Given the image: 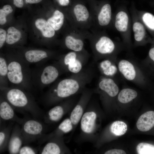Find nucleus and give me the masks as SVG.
<instances>
[{"mask_svg":"<svg viewBox=\"0 0 154 154\" xmlns=\"http://www.w3.org/2000/svg\"><path fill=\"white\" fill-rule=\"evenodd\" d=\"M96 13V22L99 27L104 28L112 25L113 15L110 3H102Z\"/></svg>","mask_w":154,"mask_h":154,"instance_id":"obj_11","label":"nucleus"},{"mask_svg":"<svg viewBox=\"0 0 154 154\" xmlns=\"http://www.w3.org/2000/svg\"><path fill=\"white\" fill-rule=\"evenodd\" d=\"M94 75L93 68L85 67L79 73L56 81L44 95V102L51 103L75 94L90 83Z\"/></svg>","mask_w":154,"mask_h":154,"instance_id":"obj_1","label":"nucleus"},{"mask_svg":"<svg viewBox=\"0 0 154 154\" xmlns=\"http://www.w3.org/2000/svg\"><path fill=\"white\" fill-rule=\"evenodd\" d=\"M137 9L133 2L130 8L131 19V28L134 38L133 45L135 47L143 45L146 42L147 33L146 29L138 17Z\"/></svg>","mask_w":154,"mask_h":154,"instance_id":"obj_9","label":"nucleus"},{"mask_svg":"<svg viewBox=\"0 0 154 154\" xmlns=\"http://www.w3.org/2000/svg\"><path fill=\"white\" fill-rule=\"evenodd\" d=\"M36 153V151L31 147L28 146L22 147L19 153V154H35Z\"/></svg>","mask_w":154,"mask_h":154,"instance_id":"obj_34","label":"nucleus"},{"mask_svg":"<svg viewBox=\"0 0 154 154\" xmlns=\"http://www.w3.org/2000/svg\"><path fill=\"white\" fill-rule=\"evenodd\" d=\"M137 92L135 90L130 88L122 89L117 95L118 101L122 104L130 102L137 96Z\"/></svg>","mask_w":154,"mask_h":154,"instance_id":"obj_23","label":"nucleus"},{"mask_svg":"<svg viewBox=\"0 0 154 154\" xmlns=\"http://www.w3.org/2000/svg\"><path fill=\"white\" fill-rule=\"evenodd\" d=\"M13 4L16 7L18 8H21L23 6V0H13Z\"/></svg>","mask_w":154,"mask_h":154,"instance_id":"obj_37","label":"nucleus"},{"mask_svg":"<svg viewBox=\"0 0 154 154\" xmlns=\"http://www.w3.org/2000/svg\"><path fill=\"white\" fill-rule=\"evenodd\" d=\"M105 154H125V152L120 149H113L108 150L105 152Z\"/></svg>","mask_w":154,"mask_h":154,"instance_id":"obj_36","label":"nucleus"},{"mask_svg":"<svg viewBox=\"0 0 154 154\" xmlns=\"http://www.w3.org/2000/svg\"><path fill=\"white\" fill-rule=\"evenodd\" d=\"M44 130L42 123L34 119H29L24 121L21 129L24 141L25 142L40 137Z\"/></svg>","mask_w":154,"mask_h":154,"instance_id":"obj_10","label":"nucleus"},{"mask_svg":"<svg viewBox=\"0 0 154 154\" xmlns=\"http://www.w3.org/2000/svg\"><path fill=\"white\" fill-rule=\"evenodd\" d=\"M61 153V149L56 143L49 142L44 146L41 151V154H59Z\"/></svg>","mask_w":154,"mask_h":154,"instance_id":"obj_28","label":"nucleus"},{"mask_svg":"<svg viewBox=\"0 0 154 154\" xmlns=\"http://www.w3.org/2000/svg\"><path fill=\"white\" fill-rule=\"evenodd\" d=\"M97 116L94 112H86L82 116L80 125L82 130L84 133H90L94 130Z\"/></svg>","mask_w":154,"mask_h":154,"instance_id":"obj_19","label":"nucleus"},{"mask_svg":"<svg viewBox=\"0 0 154 154\" xmlns=\"http://www.w3.org/2000/svg\"><path fill=\"white\" fill-rule=\"evenodd\" d=\"M46 51L40 49H31L26 51L21 58L27 63L29 64H42L52 58Z\"/></svg>","mask_w":154,"mask_h":154,"instance_id":"obj_13","label":"nucleus"},{"mask_svg":"<svg viewBox=\"0 0 154 154\" xmlns=\"http://www.w3.org/2000/svg\"><path fill=\"white\" fill-rule=\"evenodd\" d=\"M65 17L63 13L60 11L55 10L52 15L49 18L47 21L55 31L61 29L64 22Z\"/></svg>","mask_w":154,"mask_h":154,"instance_id":"obj_22","label":"nucleus"},{"mask_svg":"<svg viewBox=\"0 0 154 154\" xmlns=\"http://www.w3.org/2000/svg\"><path fill=\"white\" fill-rule=\"evenodd\" d=\"M117 60V58H106L96 62L101 76L115 79L117 75L119 73Z\"/></svg>","mask_w":154,"mask_h":154,"instance_id":"obj_12","label":"nucleus"},{"mask_svg":"<svg viewBox=\"0 0 154 154\" xmlns=\"http://www.w3.org/2000/svg\"><path fill=\"white\" fill-rule=\"evenodd\" d=\"M11 128L6 127L2 129L0 131V150L3 151L7 146L9 139Z\"/></svg>","mask_w":154,"mask_h":154,"instance_id":"obj_29","label":"nucleus"},{"mask_svg":"<svg viewBox=\"0 0 154 154\" xmlns=\"http://www.w3.org/2000/svg\"><path fill=\"white\" fill-rule=\"evenodd\" d=\"M6 36V31L3 29H0V48H1L3 46L5 42Z\"/></svg>","mask_w":154,"mask_h":154,"instance_id":"obj_35","label":"nucleus"},{"mask_svg":"<svg viewBox=\"0 0 154 154\" xmlns=\"http://www.w3.org/2000/svg\"><path fill=\"white\" fill-rule=\"evenodd\" d=\"M21 34L20 31L13 27H9L6 34V42L12 45L17 42L20 39Z\"/></svg>","mask_w":154,"mask_h":154,"instance_id":"obj_25","label":"nucleus"},{"mask_svg":"<svg viewBox=\"0 0 154 154\" xmlns=\"http://www.w3.org/2000/svg\"><path fill=\"white\" fill-rule=\"evenodd\" d=\"M13 9L9 5H6L0 9V24L1 25L5 24L7 22L6 17L11 13Z\"/></svg>","mask_w":154,"mask_h":154,"instance_id":"obj_32","label":"nucleus"},{"mask_svg":"<svg viewBox=\"0 0 154 154\" xmlns=\"http://www.w3.org/2000/svg\"><path fill=\"white\" fill-rule=\"evenodd\" d=\"M35 24L45 37L51 38L54 36L55 30L45 20L42 18L38 19L35 21Z\"/></svg>","mask_w":154,"mask_h":154,"instance_id":"obj_20","label":"nucleus"},{"mask_svg":"<svg viewBox=\"0 0 154 154\" xmlns=\"http://www.w3.org/2000/svg\"><path fill=\"white\" fill-rule=\"evenodd\" d=\"M139 154H154V145L146 143H139L136 147Z\"/></svg>","mask_w":154,"mask_h":154,"instance_id":"obj_31","label":"nucleus"},{"mask_svg":"<svg viewBox=\"0 0 154 154\" xmlns=\"http://www.w3.org/2000/svg\"><path fill=\"white\" fill-rule=\"evenodd\" d=\"M1 94L14 109L37 116L41 111L33 98L24 90L11 87L0 88Z\"/></svg>","mask_w":154,"mask_h":154,"instance_id":"obj_3","label":"nucleus"},{"mask_svg":"<svg viewBox=\"0 0 154 154\" xmlns=\"http://www.w3.org/2000/svg\"><path fill=\"white\" fill-rule=\"evenodd\" d=\"M64 71L56 62L44 65L32 72L33 84L42 88L53 84Z\"/></svg>","mask_w":154,"mask_h":154,"instance_id":"obj_6","label":"nucleus"},{"mask_svg":"<svg viewBox=\"0 0 154 154\" xmlns=\"http://www.w3.org/2000/svg\"><path fill=\"white\" fill-rule=\"evenodd\" d=\"M8 63L7 78L12 87L24 90L31 89L33 84L32 72L29 64L21 58H6Z\"/></svg>","mask_w":154,"mask_h":154,"instance_id":"obj_2","label":"nucleus"},{"mask_svg":"<svg viewBox=\"0 0 154 154\" xmlns=\"http://www.w3.org/2000/svg\"><path fill=\"white\" fill-rule=\"evenodd\" d=\"M127 127L123 121H117L114 122L111 125L110 129L111 132L117 136H121L126 132Z\"/></svg>","mask_w":154,"mask_h":154,"instance_id":"obj_27","label":"nucleus"},{"mask_svg":"<svg viewBox=\"0 0 154 154\" xmlns=\"http://www.w3.org/2000/svg\"><path fill=\"white\" fill-rule=\"evenodd\" d=\"M83 109L81 106L80 104L77 105L72 112L70 119L72 123L74 125L77 124L82 116Z\"/></svg>","mask_w":154,"mask_h":154,"instance_id":"obj_30","label":"nucleus"},{"mask_svg":"<svg viewBox=\"0 0 154 154\" xmlns=\"http://www.w3.org/2000/svg\"><path fill=\"white\" fill-rule=\"evenodd\" d=\"M117 64L119 73L125 79L137 85L144 84V72L139 64L128 59L117 60Z\"/></svg>","mask_w":154,"mask_h":154,"instance_id":"obj_8","label":"nucleus"},{"mask_svg":"<svg viewBox=\"0 0 154 154\" xmlns=\"http://www.w3.org/2000/svg\"><path fill=\"white\" fill-rule=\"evenodd\" d=\"M26 2L30 4H35L38 3L42 0H25Z\"/></svg>","mask_w":154,"mask_h":154,"instance_id":"obj_40","label":"nucleus"},{"mask_svg":"<svg viewBox=\"0 0 154 154\" xmlns=\"http://www.w3.org/2000/svg\"><path fill=\"white\" fill-rule=\"evenodd\" d=\"M148 56L149 58L154 62V47L150 49L148 53Z\"/></svg>","mask_w":154,"mask_h":154,"instance_id":"obj_39","label":"nucleus"},{"mask_svg":"<svg viewBox=\"0 0 154 154\" xmlns=\"http://www.w3.org/2000/svg\"><path fill=\"white\" fill-rule=\"evenodd\" d=\"M64 44L66 47L71 51L81 52L85 50L83 39L73 34L70 33L66 37Z\"/></svg>","mask_w":154,"mask_h":154,"instance_id":"obj_16","label":"nucleus"},{"mask_svg":"<svg viewBox=\"0 0 154 154\" xmlns=\"http://www.w3.org/2000/svg\"><path fill=\"white\" fill-rule=\"evenodd\" d=\"M88 59V54L85 50L81 52L70 51L57 58L56 62L64 72L75 74L79 73L83 70Z\"/></svg>","mask_w":154,"mask_h":154,"instance_id":"obj_7","label":"nucleus"},{"mask_svg":"<svg viewBox=\"0 0 154 154\" xmlns=\"http://www.w3.org/2000/svg\"><path fill=\"white\" fill-rule=\"evenodd\" d=\"M131 19L126 5H119L113 15L112 25L121 36L125 48L130 50L132 46L131 38Z\"/></svg>","mask_w":154,"mask_h":154,"instance_id":"obj_5","label":"nucleus"},{"mask_svg":"<svg viewBox=\"0 0 154 154\" xmlns=\"http://www.w3.org/2000/svg\"><path fill=\"white\" fill-rule=\"evenodd\" d=\"M72 124L70 119H66L60 124L58 129L64 133H68L72 129Z\"/></svg>","mask_w":154,"mask_h":154,"instance_id":"obj_33","label":"nucleus"},{"mask_svg":"<svg viewBox=\"0 0 154 154\" xmlns=\"http://www.w3.org/2000/svg\"><path fill=\"white\" fill-rule=\"evenodd\" d=\"M136 126L141 131L150 130L154 126V111H148L141 115L137 121Z\"/></svg>","mask_w":154,"mask_h":154,"instance_id":"obj_17","label":"nucleus"},{"mask_svg":"<svg viewBox=\"0 0 154 154\" xmlns=\"http://www.w3.org/2000/svg\"><path fill=\"white\" fill-rule=\"evenodd\" d=\"M71 13L73 19L78 24H86L90 19V13L87 8L82 4H78L74 6Z\"/></svg>","mask_w":154,"mask_h":154,"instance_id":"obj_15","label":"nucleus"},{"mask_svg":"<svg viewBox=\"0 0 154 154\" xmlns=\"http://www.w3.org/2000/svg\"><path fill=\"white\" fill-rule=\"evenodd\" d=\"M23 142L21 129L16 125L12 130L7 145L9 153L19 154Z\"/></svg>","mask_w":154,"mask_h":154,"instance_id":"obj_14","label":"nucleus"},{"mask_svg":"<svg viewBox=\"0 0 154 154\" xmlns=\"http://www.w3.org/2000/svg\"><path fill=\"white\" fill-rule=\"evenodd\" d=\"M136 12L140 20L144 25L151 32H154V15L148 12L137 9Z\"/></svg>","mask_w":154,"mask_h":154,"instance_id":"obj_21","label":"nucleus"},{"mask_svg":"<svg viewBox=\"0 0 154 154\" xmlns=\"http://www.w3.org/2000/svg\"><path fill=\"white\" fill-rule=\"evenodd\" d=\"M59 4L62 6H66L70 3V0H57Z\"/></svg>","mask_w":154,"mask_h":154,"instance_id":"obj_38","label":"nucleus"},{"mask_svg":"<svg viewBox=\"0 0 154 154\" xmlns=\"http://www.w3.org/2000/svg\"><path fill=\"white\" fill-rule=\"evenodd\" d=\"M8 63L7 59L3 56L0 57V88L8 87L9 82L7 78Z\"/></svg>","mask_w":154,"mask_h":154,"instance_id":"obj_24","label":"nucleus"},{"mask_svg":"<svg viewBox=\"0 0 154 154\" xmlns=\"http://www.w3.org/2000/svg\"><path fill=\"white\" fill-rule=\"evenodd\" d=\"M14 109L1 94L0 101V117L4 121L17 119Z\"/></svg>","mask_w":154,"mask_h":154,"instance_id":"obj_18","label":"nucleus"},{"mask_svg":"<svg viewBox=\"0 0 154 154\" xmlns=\"http://www.w3.org/2000/svg\"><path fill=\"white\" fill-rule=\"evenodd\" d=\"M95 62L106 58H117V55L125 48L123 42L116 41L102 32L97 33L91 42Z\"/></svg>","mask_w":154,"mask_h":154,"instance_id":"obj_4","label":"nucleus"},{"mask_svg":"<svg viewBox=\"0 0 154 154\" xmlns=\"http://www.w3.org/2000/svg\"><path fill=\"white\" fill-rule=\"evenodd\" d=\"M63 107L60 105L56 106L48 112L46 117L51 121H58L62 118L64 114Z\"/></svg>","mask_w":154,"mask_h":154,"instance_id":"obj_26","label":"nucleus"}]
</instances>
